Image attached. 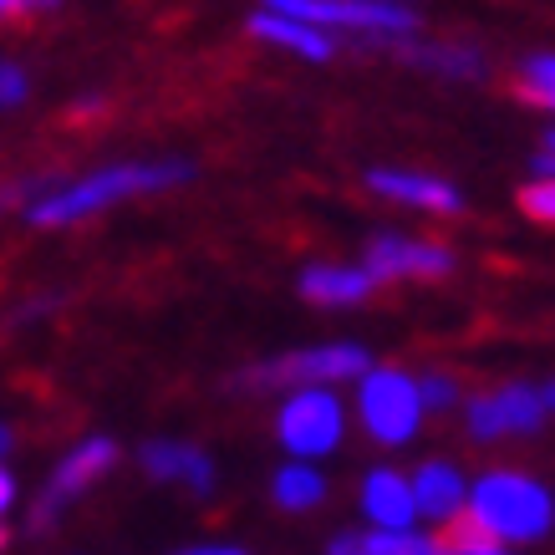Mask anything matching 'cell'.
<instances>
[{
    "label": "cell",
    "mask_w": 555,
    "mask_h": 555,
    "mask_svg": "<svg viewBox=\"0 0 555 555\" xmlns=\"http://www.w3.org/2000/svg\"><path fill=\"white\" fill-rule=\"evenodd\" d=\"M377 367L362 341H321V347H296L286 357H270L260 367L240 372V387H337L362 383Z\"/></svg>",
    "instance_id": "obj_6"
},
{
    "label": "cell",
    "mask_w": 555,
    "mask_h": 555,
    "mask_svg": "<svg viewBox=\"0 0 555 555\" xmlns=\"http://www.w3.org/2000/svg\"><path fill=\"white\" fill-rule=\"evenodd\" d=\"M530 173H555V128L545 138H540L535 158H530Z\"/></svg>",
    "instance_id": "obj_25"
},
{
    "label": "cell",
    "mask_w": 555,
    "mask_h": 555,
    "mask_svg": "<svg viewBox=\"0 0 555 555\" xmlns=\"http://www.w3.org/2000/svg\"><path fill=\"white\" fill-rule=\"evenodd\" d=\"M138 469L149 474V479H158V485L189 489V494H199V500H209L219 485L215 459L204 454V449H194V443H184V438H149V443L138 449Z\"/></svg>",
    "instance_id": "obj_12"
},
{
    "label": "cell",
    "mask_w": 555,
    "mask_h": 555,
    "mask_svg": "<svg viewBox=\"0 0 555 555\" xmlns=\"http://www.w3.org/2000/svg\"><path fill=\"white\" fill-rule=\"evenodd\" d=\"M26 92H31V77H26V67H16V62H0V113L21 107V102H26Z\"/></svg>",
    "instance_id": "obj_22"
},
{
    "label": "cell",
    "mask_w": 555,
    "mask_h": 555,
    "mask_svg": "<svg viewBox=\"0 0 555 555\" xmlns=\"http://www.w3.org/2000/svg\"><path fill=\"white\" fill-rule=\"evenodd\" d=\"M245 26H250L255 41L281 47V51H291V56H301V62H332V56H337V36L332 31H321L311 21L286 16V11H270V5H260Z\"/></svg>",
    "instance_id": "obj_14"
},
{
    "label": "cell",
    "mask_w": 555,
    "mask_h": 555,
    "mask_svg": "<svg viewBox=\"0 0 555 555\" xmlns=\"http://www.w3.org/2000/svg\"><path fill=\"white\" fill-rule=\"evenodd\" d=\"M403 5H408V0H403Z\"/></svg>",
    "instance_id": "obj_31"
},
{
    "label": "cell",
    "mask_w": 555,
    "mask_h": 555,
    "mask_svg": "<svg viewBox=\"0 0 555 555\" xmlns=\"http://www.w3.org/2000/svg\"><path fill=\"white\" fill-rule=\"evenodd\" d=\"M551 403H545V387L540 377H509V383H494L485 392H474L464 403V434L474 443H509V438H535L545 434L551 423Z\"/></svg>",
    "instance_id": "obj_5"
},
{
    "label": "cell",
    "mask_w": 555,
    "mask_h": 555,
    "mask_svg": "<svg viewBox=\"0 0 555 555\" xmlns=\"http://www.w3.org/2000/svg\"><path fill=\"white\" fill-rule=\"evenodd\" d=\"M16 505V474L0 469V520H5V509Z\"/></svg>",
    "instance_id": "obj_26"
},
{
    "label": "cell",
    "mask_w": 555,
    "mask_h": 555,
    "mask_svg": "<svg viewBox=\"0 0 555 555\" xmlns=\"http://www.w3.org/2000/svg\"><path fill=\"white\" fill-rule=\"evenodd\" d=\"M270 11H286L296 21H311L321 31H357L367 41H387L403 51L408 41H418V16L403 0H260Z\"/></svg>",
    "instance_id": "obj_4"
},
{
    "label": "cell",
    "mask_w": 555,
    "mask_h": 555,
    "mask_svg": "<svg viewBox=\"0 0 555 555\" xmlns=\"http://www.w3.org/2000/svg\"><path fill=\"white\" fill-rule=\"evenodd\" d=\"M189 179H194V164H184V158H118V164L87 169L77 179L47 184L26 204V219L36 230H67V224H82L92 215H107L122 199L164 194V189H179Z\"/></svg>",
    "instance_id": "obj_1"
},
{
    "label": "cell",
    "mask_w": 555,
    "mask_h": 555,
    "mask_svg": "<svg viewBox=\"0 0 555 555\" xmlns=\"http://www.w3.org/2000/svg\"><path fill=\"white\" fill-rule=\"evenodd\" d=\"M428 408H423V387L418 372L403 367H372L362 383H357V423L372 443L383 449H408L418 438Z\"/></svg>",
    "instance_id": "obj_3"
},
{
    "label": "cell",
    "mask_w": 555,
    "mask_h": 555,
    "mask_svg": "<svg viewBox=\"0 0 555 555\" xmlns=\"http://www.w3.org/2000/svg\"><path fill=\"white\" fill-rule=\"evenodd\" d=\"M515 92H520L530 107L551 113L555 118V51H530L515 72Z\"/></svg>",
    "instance_id": "obj_18"
},
{
    "label": "cell",
    "mask_w": 555,
    "mask_h": 555,
    "mask_svg": "<svg viewBox=\"0 0 555 555\" xmlns=\"http://www.w3.org/2000/svg\"><path fill=\"white\" fill-rule=\"evenodd\" d=\"M51 5H62V0H0V21L5 16H31V11H51Z\"/></svg>",
    "instance_id": "obj_24"
},
{
    "label": "cell",
    "mask_w": 555,
    "mask_h": 555,
    "mask_svg": "<svg viewBox=\"0 0 555 555\" xmlns=\"http://www.w3.org/2000/svg\"><path fill=\"white\" fill-rule=\"evenodd\" d=\"M270 500H275V509H286V515H306V509H317L326 500V474L317 464H306V459H291L270 479Z\"/></svg>",
    "instance_id": "obj_17"
},
{
    "label": "cell",
    "mask_w": 555,
    "mask_h": 555,
    "mask_svg": "<svg viewBox=\"0 0 555 555\" xmlns=\"http://www.w3.org/2000/svg\"><path fill=\"white\" fill-rule=\"evenodd\" d=\"M474 479L459 469L454 459H423L413 469V494H418V515L428 525H454L469 509Z\"/></svg>",
    "instance_id": "obj_13"
},
{
    "label": "cell",
    "mask_w": 555,
    "mask_h": 555,
    "mask_svg": "<svg viewBox=\"0 0 555 555\" xmlns=\"http://www.w3.org/2000/svg\"><path fill=\"white\" fill-rule=\"evenodd\" d=\"M362 184L387 204H403V209H418V215H464V189L438 179V173L423 169H392V164H377L367 169Z\"/></svg>",
    "instance_id": "obj_10"
},
{
    "label": "cell",
    "mask_w": 555,
    "mask_h": 555,
    "mask_svg": "<svg viewBox=\"0 0 555 555\" xmlns=\"http://www.w3.org/2000/svg\"><path fill=\"white\" fill-rule=\"evenodd\" d=\"M326 555H372L367 551V530H341L326 540Z\"/></svg>",
    "instance_id": "obj_23"
},
{
    "label": "cell",
    "mask_w": 555,
    "mask_h": 555,
    "mask_svg": "<svg viewBox=\"0 0 555 555\" xmlns=\"http://www.w3.org/2000/svg\"><path fill=\"white\" fill-rule=\"evenodd\" d=\"M11 449H16V434H11V423H0V459L11 454Z\"/></svg>",
    "instance_id": "obj_29"
},
{
    "label": "cell",
    "mask_w": 555,
    "mask_h": 555,
    "mask_svg": "<svg viewBox=\"0 0 555 555\" xmlns=\"http://www.w3.org/2000/svg\"><path fill=\"white\" fill-rule=\"evenodd\" d=\"M118 464V443L113 438H102V434H92V438H82L77 449H67L62 454V464L51 469V479H47V494L36 500V509H31V535H47L51 525L62 520V509L77 500V494H87V489L98 485L102 474Z\"/></svg>",
    "instance_id": "obj_8"
},
{
    "label": "cell",
    "mask_w": 555,
    "mask_h": 555,
    "mask_svg": "<svg viewBox=\"0 0 555 555\" xmlns=\"http://www.w3.org/2000/svg\"><path fill=\"white\" fill-rule=\"evenodd\" d=\"M102 113V98H82V102H72V118H98Z\"/></svg>",
    "instance_id": "obj_28"
},
{
    "label": "cell",
    "mask_w": 555,
    "mask_h": 555,
    "mask_svg": "<svg viewBox=\"0 0 555 555\" xmlns=\"http://www.w3.org/2000/svg\"><path fill=\"white\" fill-rule=\"evenodd\" d=\"M275 438L291 459L321 464L326 454H337L347 438V403L332 387H296L286 392V403L275 408Z\"/></svg>",
    "instance_id": "obj_7"
},
{
    "label": "cell",
    "mask_w": 555,
    "mask_h": 555,
    "mask_svg": "<svg viewBox=\"0 0 555 555\" xmlns=\"http://www.w3.org/2000/svg\"><path fill=\"white\" fill-rule=\"evenodd\" d=\"M438 555H525V551L494 545V540L479 535L469 520H454V525H443V535H438Z\"/></svg>",
    "instance_id": "obj_19"
},
{
    "label": "cell",
    "mask_w": 555,
    "mask_h": 555,
    "mask_svg": "<svg viewBox=\"0 0 555 555\" xmlns=\"http://www.w3.org/2000/svg\"><path fill=\"white\" fill-rule=\"evenodd\" d=\"M173 555H250L240 545H189V551H173Z\"/></svg>",
    "instance_id": "obj_27"
},
{
    "label": "cell",
    "mask_w": 555,
    "mask_h": 555,
    "mask_svg": "<svg viewBox=\"0 0 555 555\" xmlns=\"http://www.w3.org/2000/svg\"><path fill=\"white\" fill-rule=\"evenodd\" d=\"M464 520L494 545L525 551L555 535V489L520 464H494V469L474 474Z\"/></svg>",
    "instance_id": "obj_2"
},
{
    "label": "cell",
    "mask_w": 555,
    "mask_h": 555,
    "mask_svg": "<svg viewBox=\"0 0 555 555\" xmlns=\"http://www.w3.org/2000/svg\"><path fill=\"white\" fill-rule=\"evenodd\" d=\"M357 509L367 530H418V494H413V474L392 469V464H377V469L362 474L357 485Z\"/></svg>",
    "instance_id": "obj_11"
},
{
    "label": "cell",
    "mask_w": 555,
    "mask_h": 555,
    "mask_svg": "<svg viewBox=\"0 0 555 555\" xmlns=\"http://www.w3.org/2000/svg\"><path fill=\"white\" fill-rule=\"evenodd\" d=\"M0 551H5V525H0Z\"/></svg>",
    "instance_id": "obj_30"
},
{
    "label": "cell",
    "mask_w": 555,
    "mask_h": 555,
    "mask_svg": "<svg viewBox=\"0 0 555 555\" xmlns=\"http://www.w3.org/2000/svg\"><path fill=\"white\" fill-rule=\"evenodd\" d=\"M418 387H423V408L428 413H454V408L469 403L454 372H418Z\"/></svg>",
    "instance_id": "obj_20"
},
{
    "label": "cell",
    "mask_w": 555,
    "mask_h": 555,
    "mask_svg": "<svg viewBox=\"0 0 555 555\" xmlns=\"http://www.w3.org/2000/svg\"><path fill=\"white\" fill-rule=\"evenodd\" d=\"M311 306H362L377 291V281L367 275V266H337V260H321V266H306L301 281H296Z\"/></svg>",
    "instance_id": "obj_15"
},
{
    "label": "cell",
    "mask_w": 555,
    "mask_h": 555,
    "mask_svg": "<svg viewBox=\"0 0 555 555\" xmlns=\"http://www.w3.org/2000/svg\"><path fill=\"white\" fill-rule=\"evenodd\" d=\"M403 56L418 72H434L438 82H479L489 72V56L469 41H408Z\"/></svg>",
    "instance_id": "obj_16"
},
{
    "label": "cell",
    "mask_w": 555,
    "mask_h": 555,
    "mask_svg": "<svg viewBox=\"0 0 555 555\" xmlns=\"http://www.w3.org/2000/svg\"><path fill=\"white\" fill-rule=\"evenodd\" d=\"M520 215L555 230V173H535V179L520 189Z\"/></svg>",
    "instance_id": "obj_21"
},
{
    "label": "cell",
    "mask_w": 555,
    "mask_h": 555,
    "mask_svg": "<svg viewBox=\"0 0 555 555\" xmlns=\"http://www.w3.org/2000/svg\"><path fill=\"white\" fill-rule=\"evenodd\" d=\"M362 266H367V275L377 286H387V281H443V275H454L459 260H454V250L438 245V240L383 230V235L367 240Z\"/></svg>",
    "instance_id": "obj_9"
}]
</instances>
